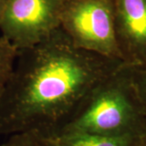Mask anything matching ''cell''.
<instances>
[{
  "mask_svg": "<svg viewBox=\"0 0 146 146\" xmlns=\"http://www.w3.org/2000/svg\"><path fill=\"white\" fill-rule=\"evenodd\" d=\"M56 146H136L142 135L106 136L86 133L48 134Z\"/></svg>",
  "mask_w": 146,
  "mask_h": 146,
  "instance_id": "6",
  "label": "cell"
},
{
  "mask_svg": "<svg viewBox=\"0 0 146 146\" xmlns=\"http://www.w3.org/2000/svg\"><path fill=\"white\" fill-rule=\"evenodd\" d=\"M64 0H7L2 36L17 51L36 46L60 27Z\"/></svg>",
  "mask_w": 146,
  "mask_h": 146,
  "instance_id": "4",
  "label": "cell"
},
{
  "mask_svg": "<svg viewBox=\"0 0 146 146\" xmlns=\"http://www.w3.org/2000/svg\"><path fill=\"white\" fill-rule=\"evenodd\" d=\"M0 146H6V144L5 143H4V144H3V145H1Z\"/></svg>",
  "mask_w": 146,
  "mask_h": 146,
  "instance_id": "12",
  "label": "cell"
},
{
  "mask_svg": "<svg viewBox=\"0 0 146 146\" xmlns=\"http://www.w3.org/2000/svg\"><path fill=\"white\" fill-rule=\"evenodd\" d=\"M18 51L2 35L0 36V96L10 76Z\"/></svg>",
  "mask_w": 146,
  "mask_h": 146,
  "instance_id": "7",
  "label": "cell"
},
{
  "mask_svg": "<svg viewBox=\"0 0 146 146\" xmlns=\"http://www.w3.org/2000/svg\"><path fill=\"white\" fill-rule=\"evenodd\" d=\"M6 2H7V0H0V19H1V16H2V14H3L4 7H5Z\"/></svg>",
  "mask_w": 146,
  "mask_h": 146,
  "instance_id": "10",
  "label": "cell"
},
{
  "mask_svg": "<svg viewBox=\"0 0 146 146\" xmlns=\"http://www.w3.org/2000/svg\"><path fill=\"white\" fill-rule=\"evenodd\" d=\"M136 146H146V134L145 136H142V138L138 142V144H137Z\"/></svg>",
  "mask_w": 146,
  "mask_h": 146,
  "instance_id": "11",
  "label": "cell"
},
{
  "mask_svg": "<svg viewBox=\"0 0 146 146\" xmlns=\"http://www.w3.org/2000/svg\"><path fill=\"white\" fill-rule=\"evenodd\" d=\"M6 146H56L46 133L29 131L10 136Z\"/></svg>",
  "mask_w": 146,
  "mask_h": 146,
  "instance_id": "8",
  "label": "cell"
},
{
  "mask_svg": "<svg viewBox=\"0 0 146 146\" xmlns=\"http://www.w3.org/2000/svg\"><path fill=\"white\" fill-rule=\"evenodd\" d=\"M132 68V77L141 101L145 124L146 127V67Z\"/></svg>",
  "mask_w": 146,
  "mask_h": 146,
  "instance_id": "9",
  "label": "cell"
},
{
  "mask_svg": "<svg viewBox=\"0 0 146 146\" xmlns=\"http://www.w3.org/2000/svg\"><path fill=\"white\" fill-rule=\"evenodd\" d=\"M116 39L123 62L146 67V0H113Z\"/></svg>",
  "mask_w": 146,
  "mask_h": 146,
  "instance_id": "5",
  "label": "cell"
},
{
  "mask_svg": "<svg viewBox=\"0 0 146 146\" xmlns=\"http://www.w3.org/2000/svg\"><path fill=\"white\" fill-rule=\"evenodd\" d=\"M123 64L76 46L59 27L17 53L0 96V136L55 132L90 91Z\"/></svg>",
  "mask_w": 146,
  "mask_h": 146,
  "instance_id": "1",
  "label": "cell"
},
{
  "mask_svg": "<svg viewBox=\"0 0 146 146\" xmlns=\"http://www.w3.org/2000/svg\"><path fill=\"white\" fill-rule=\"evenodd\" d=\"M60 28L76 46L123 61L113 0H64Z\"/></svg>",
  "mask_w": 146,
  "mask_h": 146,
  "instance_id": "3",
  "label": "cell"
},
{
  "mask_svg": "<svg viewBox=\"0 0 146 146\" xmlns=\"http://www.w3.org/2000/svg\"><path fill=\"white\" fill-rule=\"evenodd\" d=\"M57 133H86L106 136L146 134L141 103L124 63L90 91Z\"/></svg>",
  "mask_w": 146,
  "mask_h": 146,
  "instance_id": "2",
  "label": "cell"
}]
</instances>
